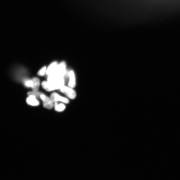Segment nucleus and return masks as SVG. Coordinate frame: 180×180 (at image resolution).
Returning a JSON list of instances; mask_svg holds the SVG:
<instances>
[{
  "mask_svg": "<svg viewBox=\"0 0 180 180\" xmlns=\"http://www.w3.org/2000/svg\"><path fill=\"white\" fill-rule=\"evenodd\" d=\"M65 80L63 77L51 81H44L42 82L41 86L44 89L47 91H51L56 89H60L64 86Z\"/></svg>",
  "mask_w": 180,
  "mask_h": 180,
  "instance_id": "nucleus-1",
  "label": "nucleus"
},
{
  "mask_svg": "<svg viewBox=\"0 0 180 180\" xmlns=\"http://www.w3.org/2000/svg\"><path fill=\"white\" fill-rule=\"evenodd\" d=\"M66 68V64L64 62H61L58 64L53 72L48 76L47 81L63 77L67 72Z\"/></svg>",
  "mask_w": 180,
  "mask_h": 180,
  "instance_id": "nucleus-2",
  "label": "nucleus"
},
{
  "mask_svg": "<svg viewBox=\"0 0 180 180\" xmlns=\"http://www.w3.org/2000/svg\"><path fill=\"white\" fill-rule=\"evenodd\" d=\"M60 89L61 92L70 99H74L76 97V93L75 91L69 86H64Z\"/></svg>",
  "mask_w": 180,
  "mask_h": 180,
  "instance_id": "nucleus-3",
  "label": "nucleus"
},
{
  "mask_svg": "<svg viewBox=\"0 0 180 180\" xmlns=\"http://www.w3.org/2000/svg\"><path fill=\"white\" fill-rule=\"evenodd\" d=\"M41 98L43 103L44 107L49 110H51L54 106L53 102L50 98L42 94L40 96Z\"/></svg>",
  "mask_w": 180,
  "mask_h": 180,
  "instance_id": "nucleus-4",
  "label": "nucleus"
},
{
  "mask_svg": "<svg viewBox=\"0 0 180 180\" xmlns=\"http://www.w3.org/2000/svg\"><path fill=\"white\" fill-rule=\"evenodd\" d=\"M50 98L54 103H57L58 101H60L66 104L69 103V101L67 98L61 96L55 92L51 94Z\"/></svg>",
  "mask_w": 180,
  "mask_h": 180,
  "instance_id": "nucleus-5",
  "label": "nucleus"
},
{
  "mask_svg": "<svg viewBox=\"0 0 180 180\" xmlns=\"http://www.w3.org/2000/svg\"><path fill=\"white\" fill-rule=\"evenodd\" d=\"M26 99V102L28 105L32 106H37L39 105V102L36 97L33 95L28 96Z\"/></svg>",
  "mask_w": 180,
  "mask_h": 180,
  "instance_id": "nucleus-6",
  "label": "nucleus"
},
{
  "mask_svg": "<svg viewBox=\"0 0 180 180\" xmlns=\"http://www.w3.org/2000/svg\"><path fill=\"white\" fill-rule=\"evenodd\" d=\"M69 81L68 82V86L71 88H73L76 86L75 78L74 72L71 70L69 73Z\"/></svg>",
  "mask_w": 180,
  "mask_h": 180,
  "instance_id": "nucleus-7",
  "label": "nucleus"
},
{
  "mask_svg": "<svg viewBox=\"0 0 180 180\" xmlns=\"http://www.w3.org/2000/svg\"><path fill=\"white\" fill-rule=\"evenodd\" d=\"M32 80V91H38L40 84L39 79L37 77H34Z\"/></svg>",
  "mask_w": 180,
  "mask_h": 180,
  "instance_id": "nucleus-8",
  "label": "nucleus"
},
{
  "mask_svg": "<svg viewBox=\"0 0 180 180\" xmlns=\"http://www.w3.org/2000/svg\"><path fill=\"white\" fill-rule=\"evenodd\" d=\"M54 109L58 112H63L65 109V106L62 103H56L54 104Z\"/></svg>",
  "mask_w": 180,
  "mask_h": 180,
  "instance_id": "nucleus-9",
  "label": "nucleus"
},
{
  "mask_svg": "<svg viewBox=\"0 0 180 180\" xmlns=\"http://www.w3.org/2000/svg\"><path fill=\"white\" fill-rule=\"evenodd\" d=\"M58 63L56 62H54L49 65L46 71V73L47 75L49 76L53 72L55 69L56 66L58 65Z\"/></svg>",
  "mask_w": 180,
  "mask_h": 180,
  "instance_id": "nucleus-10",
  "label": "nucleus"
},
{
  "mask_svg": "<svg viewBox=\"0 0 180 180\" xmlns=\"http://www.w3.org/2000/svg\"><path fill=\"white\" fill-rule=\"evenodd\" d=\"M42 94L38 91H33L28 92V96L33 95L35 96L36 98H40V96Z\"/></svg>",
  "mask_w": 180,
  "mask_h": 180,
  "instance_id": "nucleus-11",
  "label": "nucleus"
},
{
  "mask_svg": "<svg viewBox=\"0 0 180 180\" xmlns=\"http://www.w3.org/2000/svg\"><path fill=\"white\" fill-rule=\"evenodd\" d=\"M46 67H44L39 71L37 74L39 76H43L44 75L45 73L46 72Z\"/></svg>",
  "mask_w": 180,
  "mask_h": 180,
  "instance_id": "nucleus-12",
  "label": "nucleus"
},
{
  "mask_svg": "<svg viewBox=\"0 0 180 180\" xmlns=\"http://www.w3.org/2000/svg\"><path fill=\"white\" fill-rule=\"evenodd\" d=\"M26 86L28 87H32V79L30 80H27L25 82Z\"/></svg>",
  "mask_w": 180,
  "mask_h": 180,
  "instance_id": "nucleus-13",
  "label": "nucleus"
}]
</instances>
